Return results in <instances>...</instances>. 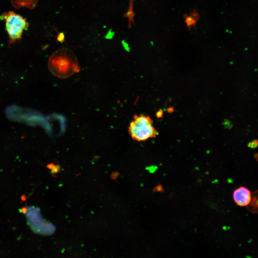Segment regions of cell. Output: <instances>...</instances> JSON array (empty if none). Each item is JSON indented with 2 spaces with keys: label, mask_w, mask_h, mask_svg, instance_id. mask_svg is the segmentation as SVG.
<instances>
[{
  "label": "cell",
  "mask_w": 258,
  "mask_h": 258,
  "mask_svg": "<svg viewBox=\"0 0 258 258\" xmlns=\"http://www.w3.org/2000/svg\"><path fill=\"white\" fill-rule=\"evenodd\" d=\"M168 112H169L170 113H172L174 111V110H173V107H171L169 108L168 110Z\"/></svg>",
  "instance_id": "cell-14"
},
{
  "label": "cell",
  "mask_w": 258,
  "mask_h": 258,
  "mask_svg": "<svg viewBox=\"0 0 258 258\" xmlns=\"http://www.w3.org/2000/svg\"><path fill=\"white\" fill-rule=\"evenodd\" d=\"M164 189L163 188V187L161 185H158L156 186L155 187L154 189H153V192H164Z\"/></svg>",
  "instance_id": "cell-10"
},
{
  "label": "cell",
  "mask_w": 258,
  "mask_h": 258,
  "mask_svg": "<svg viewBox=\"0 0 258 258\" xmlns=\"http://www.w3.org/2000/svg\"><path fill=\"white\" fill-rule=\"evenodd\" d=\"M1 19L5 22L10 44H13L20 40L23 31L29 25L26 19L12 11L4 13Z\"/></svg>",
  "instance_id": "cell-3"
},
{
  "label": "cell",
  "mask_w": 258,
  "mask_h": 258,
  "mask_svg": "<svg viewBox=\"0 0 258 258\" xmlns=\"http://www.w3.org/2000/svg\"><path fill=\"white\" fill-rule=\"evenodd\" d=\"M184 18L185 19V22L189 30H190L192 26L194 28H195L196 24L199 19L200 17L198 13L194 10L193 12L190 13V15H185Z\"/></svg>",
  "instance_id": "cell-6"
},
{
  "label": "cell",
  "mask_w": 258,
  "mask_h": 258,
  "mask_svg": "<svg viewBox=\"0 0 258 258\" xmlns=\"http://www.w3.org/2000/svg\"><path fill=\"white\" fill-rule=\"evenodd\" d=\"M65 35L63 32H60L58 35L57 37V40L61 43H63L64 41Z\"/></svg>",
  "instance_id": "cell-8"
},
{
  "label": "cell",
  "mask_w": 258,
  "mask_h": 258,
  "mask_svg": "<svg viewBox=\"0 0 258 258\" xmlns=\"http://www.w3.org/2000/svg\"><path fill=\"white\" fill-rule=\"evenodd\" d=\"M122 46H123L124 48V49L126 51H127V52H130V46H129L128 44L127 43H126V42L125 41L123 40L122 42Z\"/></svg>",
  "instance_id": "cell-11"
},
{
  "label": "cell",
  "mask_w": 258,
  "mask_h": 258,
  "mask_svg": "<svg viewBox=\"0 0 258 258\" xmlns=\"http://www.w3.org/2000/svg\"><path fill=\"white\" fill-rule=\"evenodd\" d=\"M163 111L160 110L158 111L157 112L156 116L157 118H161L162 117V115H163Z\"/></svg>",
  "instance_id": "cell-13"
},
{
  "label": "cell",
  "mask_w": 258,
  "mask_h": 258,
  "mask_svg": "<svg viewBox=\"0 0 258 258\" xmlns=\"http://www.w3.org/2000/svg\"><path fill=\"white\" fill-rule=\"evenodd\" d=\"M114 35V32L110 30L109 31L107 35L106 36V39H112Z\"/></svg>",
  "instance_id": "cell-12"
},
{
  "label": "cell",
  "mask_w": 258,
  "mask_h": 258,
  "mask_svg": "<svg viewBox=\"0 0 258 258\" xmlns=\"http://www.w3.org/2000/svg\"><path fill=\"white\" fill-rule=\"evenodd\" d=\"M48 68L53 74L60 78L68 77L80 71L76 57L67 48L61 49L52 54Z\"/></svg>",
  "instance_id": "cell-1"
},
{
  "label": "cell",
  "mask_w": 258,
  "mask_h": 258,
  "mask_svg": "<svg viewBox=\"0 0 258 258\" xmlns=\"http://www.w3.org/2000/svg\"><path fill=\"white\" fill-rule=\"evenodd\" d=\"M128 132L133 139L139 142L146 141L158 135L152 119L144 115H134L129 125Z\"/></svg>",
  "instance_id": "cell-2"
},
{
  "label": "cell",
  "mask_w": 258,
  "mask_h": 258,
  "mask_svg": "<svg viewBox=\"0 0 258 258\" xmlns=\"http://www.w3.org/2000/svg\"><path fill=\"white\" fill-rule=\"evenodd\" d=\"M37 1L38 0H11L12 5L17 9L22 6L33 9L36 6Z\"/></svg>",
  "instance_id": "cell-5"
},
{
  "label": "cell",
  "mask_w": 258,
  "mask_h": 258,
  "mask_svg": "<svg viewBox=\"0 0 258 258\" xmlns=\"http://www.w3.org/2000/svg\"><path fill=\"white\" fill-rule=\"evenodd\" d=\"M233 197L235 203L240 206H248L252 200L250 191L243 186L240 187L234 191Z\"/></svg>",
  "instance_id": "cell-4"
},
{
  "label": "cell",
  "mask_w": 258,
  "mask_h": 258,
  "mask_svg": "<svg viewBox=\"0 0 258 258\" xmlns=\"http://www.w3.org/2000/svg\"><path fill=\"white\" fill-rule=\"evenodd\" d=\"M248 147L254 149L257 147L258 146V141L257 140H255L253 141L250 142L248 144Z\"/></svg>",
  "instance_id": "cell-9"
},
{
  "label": "cell",
  "mask_w": 258,
  "mask_h": 258,
  "mask_svg": "<svg viewBox=\"0 0 258 258\" xmlns=\"http://www.w3.org/2000/svg\"><path fill=\"white\" fill-rule=\"evenodd\" d=\"M134 1L135 0H130L128 10L123 15L124 17L127 18L128 19L129 28L131 27L132 24H135L134 17L135 16V13L133 9Z\"/></svg>",
  "instance_id": "cell-7"
}]
</instances>
